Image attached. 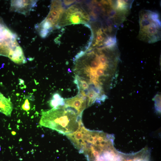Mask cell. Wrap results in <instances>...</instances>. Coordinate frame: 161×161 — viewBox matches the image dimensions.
Returning a JSON list of instances; mask_svg holds the SVG:
<instances>
[{"label": "cell", "mask_w": 161, "mask_h": 161, "mask_svg": "<svg viewBox=\"0 0 161 161\" xmlns=\"http://www.w3.org/2000/svg\"><path fill=\"white\" fill-rule=\"evenodd\" d=\"M37 0H11L10 10L27 16L35 5Z\"/></svg>", "instance_id": "5"}, {"label": "cell", "mask_w": 161, "mask_h": 161, "mask_svg": "<svg viewBox=\"0 0 161 161\" xmlns=\"http://www.w3.org/2000/svg\"><path fill=\"white\" fill-rule=\"evenodd\" d=\"M8 57L12 61L17 64H24L26 62L22 49L19 45L10 52Z\"/></svg>", "instance_id": "8"}, {"label": "cell", "mask_w": 161, "mask_h": 161, "mask_svg": "<svg viewBox=\"0 0 161 161\" xmlns=\"http://www.w3.org/2000/svg\"><path fill=\"white\" fill-rule=\"evenodd\" d=\"M64 10L61 1L56 0L52 1L49 13L43 20L49 25L51 31L55 28H59L58 24Z\"/></svg>", "instance_id": "4"}, {"label": "cell", "mask_w": 161, "mask_h": 161, "mask_svg": "<svg viewBox=\"0 0 161 161\" xmlns=\"http://www.w3.org/2000/svg\"><path fill=\"white\" fill-rule=\"evenodd\" d=\"M64 105L75 109L79 114H83L84 110L88 107L86 101L78 95L72 98L64 99Z\"/></svg>", "instance_id": "7"}, {"label": "cell", "mask_w": 161, "mask_h": 161, "mask_svg": "<svg viewBox=\"0 0 161 161\" xmlns=\"http://www.w3.org/2000/svg\"><path fill=\"white\" fill-rule=\"evenodd\" d=\"M19 83H20V84H23L24 83V81L21 79H19Z\"/></svg>", "instance_id": "14"}, {"label": "cell", "mask_w": 161, "mask_h": 161, "mask_svg": "<svg viewBox=\"0 0 161 161\" xmlns=\"http://www.w3.org/2000/svg\"><path fill=\"white\" fill-rule=\"evenodd\" d=\"M82 115L70 107L60 106L43 111L39 124L66 135L76 131L83 124Z\"/></svg>", "instance_id": "1"}, {"label": "cell", "mask_w": 161, "mask_h": 161, "mask_svg": "<svg viewBox=\"0 0 161 161\" xmlns=\"http://www.w3.org/2000/svg\"><path fill=\"white\" fill-rule=\"evenodd\" d=\"M64 16H61L59 24L64 21L66 25L69 24H84L90 19L88 15L83 10L76 6H72L70 7L64 14Z\"/></svg>", "instance_id": "3"}, {"label": "cell", "mask_w": 161, "mask_h": 161, "mask_svg": "<svg viewBox=\"0 0 161 161\" xmlns=\"http://www.w3.org/2000/svg\"><path fill=\"white\" fill-rule=\"evenodd\" d=\"M16 35L10 30L0 17V42L13 46L18 44Z\"/></svg>", "instance_id": "6"}, {"label": "cell", "mask_w": 161, "mask_h": 161, "mask_svg": "<svg viewBox=\"0 0 161 161\" xmlns=\"http://www.w3.org/2000/svg\"><path fill=\"white\" fill-rule=\"evenodd\" d=\"M12 134L13 135H15L16 134V132H15V131H13L12 132Z\"/></svg>", "instance_id": "15"}, {"label": "cell", "mask_w": 161, "mask_h": 161, "mask_svg": "<svg viewBox=\"0 0 161 161\" xmlns=\"http://www.w3.org/2000/svg\"><path fill=\"white\" fill-rule=\"evenodd\" d=\"M49 106L52 108H55L65 105L64 99L58 93H54L49 101Z\"/></svg>", "instance_id": "10"}, {"label": "cell", "mask_w": 161, "mask_h": 161, "mask_svg": "<svg viewBox=\"0 0 161 161\" xmlns=\"http://www.w3.org/2000/svg\"><path fill=\"white\" fill-rule=\"evenodd\" d=\"M139 38L149 43L160 41L161 23L159 14L157 12L143 10L139 12Z\"/></svg>", "instance_id": "2"}, {"label": "cell", "mask_w": 161, "mask_h": 161, "mask_svg": "<svg viewBox=\"0 0 161 161\" xmlns=\"http://www.w3.org/2000/svg\"><path fill=\"white\" fill-rule=\"evenodd\" d=\"M22 108L23 110L27 112L30 110V103L28 99L26 100L22 106Z\"/></svg>", "instance_id": "12"}, {"label": "cell", "mask_w": 161, "mask_h": 161, "mask_svg": "<svg viewBox=\"0 0 161 161\" xmlns=\"http://www.w3.org/2000/svg\"><path fill=\"white\" fill-rule=\"evenodd\" d=\"M13 109L10 100L6 98L0 92V112L10 116Z\"/></svg>", "instance_id": "9"}, {"label": "cell", "mask_w": 161, "mask_h": 161, "mask_svg": "<svg viewBox=\"0 0 161 161\" xmlns=\"http://www.w3.org/2000/svg\"><path fill=\"white\" fill-rule=\"evenodd\" d=\"M154 99L155 102V106L157 111H160L161 95L157 94L154 97Z\"/></svg>", "instance_id": "11"}, {"label": "cell", "mask_w": 161, "mask_h": 161, "mask_svg": "<svg viewBox=\"0 0 161 161\" xmlns=\"http://www.w3.org/2000/svg\"><path fill=\"white\" fill-rule=\"evenodd\" d=\"M75 1H74L73 0H66V1H63V3L64 4L65 6H68L70 5H71V4H73L74 3Z\"/></svg>", "instance_id": "13"}]
</instances>
